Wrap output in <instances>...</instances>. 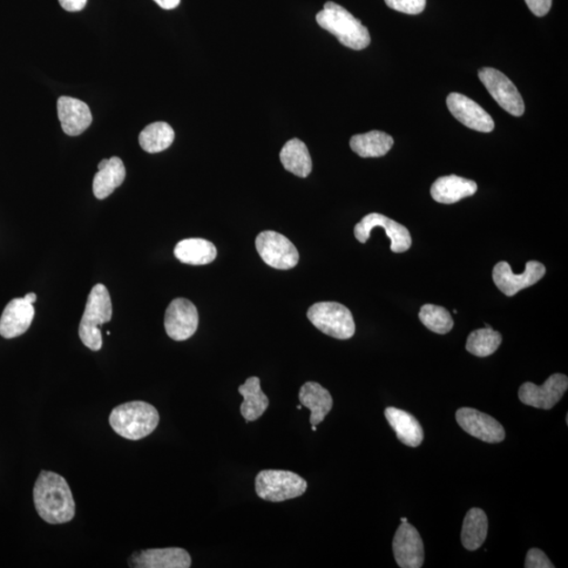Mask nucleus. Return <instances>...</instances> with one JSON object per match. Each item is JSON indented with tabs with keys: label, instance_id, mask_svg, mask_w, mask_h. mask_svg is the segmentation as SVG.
<instances>
[{
	"label": "nucleus",
	"instance_id": "obj_1",
	"mask_svg": "<svg viewBox=\"0 0 568 568\" xmlns=\"http://www.w3.org/2000/svg\"><path fill=\"white\" fill-rule=\"evenodd\" d=\"M33 496L38 515L47 523L64 524L76 516V502L70 486L56 472H40Z\"/></svg>",
	"mask_w": 568,
	"mask_h": 568
},
{
	"label": "nucleus",
	"instance_id": "obj_2",
	"mask_svg": "<svg viewBox=\"0 0 568 568\" xmlns=\"http://www.w3.org/2000/svg\"><path fill=\"white\" fill-rule=\"evenodd\" d=\"M318 25L340 40L344 46L356 51L363 50L370 44L367 26L343 6L329 2L316 16Z\"/></svg>",
	"mask_w": 568,
	"mask_h": 568
},
{
	"label": "nucleus",
	"instance_id": "obj_3",
	"mask_svg": "<svg viewBox=\"0 0 568 568\" xmlns=\"http://www.w3.org/2000/svg\"><path fill=\"white\" fill-rule=\"evenodd\" d=\"M109 421L111 428L119 436L128 441H140L157 430L159 414L150 403L132 401L115 408Z\"/></svg>",
	"mask_w": 568,
	"mask_h": 568
},
{
	"label": "nucleus",
	"instance_id": "obj_4",
	"mask_svg": "<svg viewBox=\"0 0 568 568\" xmlns=\"http://www.w3.org/2000/svg\"><path fill=\"white\" fill-rule=\"evenodd\" d=\"M113 308L109 290L104 284H96L87 299L79 324V337L85 346L97 351L103 348L100 326L112 320Z\"/></svg>",
	"mask_w": 568,
	"mask_h": 568
},
{
	"label": "nucleus",
	"instance_id": "obj_5",
	"mask_svg": "<svg viewBox=\"0 0 568 568\" xmlns=\"http://www.w3.org/2000/svg\"><path fill=\"white\" fill-rule=\"evenodd\" d=\"M255 489L257 495L266 502H283L302 496L308 483L293 472L266 470L257 475Z\"/></svg>",
	"mask_w": 568,
	"mask_h": 568
},
{
	"label": "nucleus",
	"instance_id": "obj_6",
	"mask_svg": "<svg viewBox=\"0 0 568 568\" xmlns=\"http://www.w3.org/2000/svg\"><path fill=\"white\" fill-rule=\"evenodd\" d=\"M308 318L316 329L336 340H350L356 331L353 315L341 303H315L309 309Z\"/></svg>",
	"mask_w": 568,
	"mask_h": 568
},
{
	"label": "nucleus",
	"instance_id": "obj_7",
	"mask_svg": "<svg viewBox=\"0 0 568 568\" xmlns=\"http://www.w3.org/2000/svg\"><path fill=\"white\" fill-rule=\"evenodd\" d=\"M257 252L270 268L290 269L299 265V249L286 236L274 231H265L257 236Z\"/></svg>",
	"mask_w": 568,
	"mask_h": 568
},
{
	"label": "nucleus",
	"instance_id": "obj_8",
	"mask_svg": "<svg viewBox=\"0 0 568 568\" xmlns=\"http://www.w3.org/2000/svg\"><path fill=\"white\" fill-rule=\"evenodd\" d=\"M478 76L486 90L503 110L512 117H522L525 111L524 101L509 77L492 67H483Z\"/></svg>",
	"mask_w": 568,
	"mask_h": 568
},
{
	"label": "nucleus",
	"instance_id": "obj_9",
	"mask_svg": "<svg viewBox=\"0 0 568 568\" xmlns=\"http://www.w3.org/2000/svg\"><path fill=\"white\" fill-rule=\"evenodd\" d=\"M375 228H383L390 240V251L404 253L411 246V237L407 228L396 222L387 216L370 213L360 222L354 228L356 239L361 243L369 240L371 231Z\"/></svg>",
	"mask_w": 568,
	"mask_h": 568
},
{
	"label": "nucleus",
	"instance_id": "obj_10",
	"mask_svg": "<svg viewBox=\"0 0 568 568\" xmlns=\"http://www.w3.org/2000/svg\"><path fill=\"white\" fill-rule=\"evenodd\" d=\"M546 269L543 263L532 260L526 263L522 274L512 272L506 261L497 263L492 270V279L496 287L506 296H515L520 290L532 287L543 279Z\"/></svg>",
	"mask_w": 568,
	"mask_h": 568
},
{
	"label": "nucleus",
	"instance_id": "obj_11",
	"mask_svg": "<svg viewBox=\"0 0 568 568\" xmlns=\"http://www.w3.org/2000/svg\"><path fill=\"white\" fill-rule=\"evenodd\" d=\"M567 389V376L553 374L543 385L532 382L521 385L519 399L521 402L530 407L549 411L563 399Z\"/></svg>",
	"mask_w": 568,
	"mask_h": 568
},
{
	"label": "nucleus",
	"instance_id": "obj_12",
	"mask_svg": "<svg viewBox=\"0 0 568 568\" xmlns=\"http://www.w3.org/2000/svg\"><path fill=\"white\" fill-rule=\"evenodd\" d=\"M199 316L195 304L185 299H174L165 316L167 334L175 341H185L198 329Z\"/></svg>",
	"mask_w": 568,
	"mask_h": 568
},
{
	"label": "nucleus",
	"instance_id": "obj_13",
	"mask_svg": "<svg viewBox=\"0 0 568 568\" xmlns=\"http://www.w3.org/2000/svg\"><path fill=\"white\" fill-rule=\"evenodd\" d=\"M456 421L465 432L479 441L500 443L505 439V430L495 418L471 408H462L456 412Z\"/></svg>",
	"mask_w": 568,
	"mask_h": 568
},
{
	"label": "nucleus",
	"instance_id": "obj_14",
	"mask_svg": "<svg viewBox=\"0 0 568 568\" xmlns=\"http://www.w3.org/2000/svg\"><path fill=\"white\" fill-rule=\"evenodd\" d=\"M394 557L399 567L421 568L424 563V545L414 526L402 522L393 540Z\"/></svg>",
	"mask_w": 568,
	"mask_h": 568
},
{
	"label": "nucleus",
	"instance_id": "obj_15",
	"mask_svg": "<svg viewBox=\"0 0 568 568\" xmlns=\"http://www.w3.org/2000/svg\"><path fill=\"white\" fill-rule=\"evenodd\" d=\"M446 104L452 117L472 130L491 133L495 127L491 115L465 95L451 93L446 99Z\"/></svg>",
	"mask_w": 568,
	"mask_h": 568
},
{
	"label": "nucleus",
	"instance_id": "obj_16",
	"mask_svg": "<svg viewBox=\"0 0 568 568\" xmlns=\"http://www.w3.org/2000/svg\"><path fill=\"white\" fill-rule=\"evenodd\" d=\"M191 564L189 553L179 547L141 551L128 560V565L137 568H188Z\"/></svg>",
	"mask_w": 568,
	"mask_h": 568
},
{
	"label": "nucleus",
	"instance_id": "obj_17",
	"mask_svg": "<svg viewBox=\"0 0 568 568\" xmlns=\"http://www.w3.org/2000/svg\"><path fill=\"white\" fill-rule=\"evenodd\" d=\"M57 113L63 130L69 137H78L92 124L89 106L84 101L69 96L59 97Z\"/></svg>",
	"mask_w": 568,
	"mask_h": 568
},
{
	"label": "nucleus",
	"instance_id": "obj_18",
	"mask_svg": "<svg viewBox=\"0 0 568 568\" xmlns=\"http://www.w3.org/2000/svg\"><path fill=\"white\" fill-rule=\"evenodd\" d=\"M36 315L33 304L24 299L11 300L0 318V335L5 340L22 336L31 327Z\"/></svg>",
	"mask_w": 568,
	"mask_h": 568
},
{
	"label": "nucleus",
	"instance_id": "obj_19",
	"mask_svg": "<svg viewBox=\"0 0 568 568\" xmlns=\"http://www.w3.org/2000/svg\"><path fill=\"white\" fill-rule=\"evenodd\" d=\"M475 181L459 178L456 175L443 176L438 178L431 188L432 199L439 204L452 205L477 192Z\"/></svg>",
	"mask_w": 568,
	"mask_h": 568
},
{
	"label": "nucleus",
	"instance_id": "obj_20",
	"mask_svg": "<svg viewBox=\"0 0 568 568\" xmlns=\"http://www.w3.org/2000/svg\"><path fill=\"white\" fill-rule=\"evenodd\" d=\"M126 178V167L118 157L104 159L99 162L98 172L93 181L95 198L103 200L123 185Z\"/></svg>",
	"mask_w": 568,
	"mask_h": 568
},
{
	"label": "nucleus",
	"instance_id": "obj_21",
	"mask_svg": "<svg viewBox=\"0 0 568 568\" xmlns=\"http://www.w3.org/2000/svg\"><path fill=\"white\" fill-rule=\"evenodd\" d=\"M385 418L397 438L411 448H418L423 441L422 426L410 412L396 408H388L384 411Z\"/></svg>",
	"mask_w": 568,
	"mask_h": 568
},
{
	"label": "nucleus",
	"instance_id": "obj_22",
	"mask_svg": "<svg viewBox=\"0 0 568 568\" xmlns=\"http://www.w3.org/2000/svg\"><path fill=\"white\" fill-rule=\"evenodd\" d=\"M299 401L302 407L312 412L309 417V423L312 425L320 424L324 418L333 409V398L330 391L321 387L317 382L304 383L299 391Z\"/></svg>",
	"mask_w": 568,
	"mask_h": 568
},
{
	"label": "nucleus",
	"instance_id": "obj_23",
	"mask_svg": "<svg viewBox=\"0 0 568 568\" xmlns=\"http://www.w3.org/2000/svg\"><path fill=\"white\" fill-rule=\"evenodd\" d=\"M176 259L189 266H206L218 257V248L211 241L201 238L181 240L174 249Z\"/></svg>",
	"mask_w": 568,
	"mask_h": 568
},
{
	"label": "nucleus",
	"instance_id": "obj_24",
	"mask_svg": "<svg viewBox=\"0 0 568 568\" xmlns=\"http://www.w3.org/2000/svg\"><path fill=\"white\" fill-rule=\"evenodd\" d=\"M239 393L243 397L240 412L247 423L256 421L269 408V398L263 393L259 377H249L245 384L240 385Z\"/></svg>",
	"mask_w": 568,
	"mask_h": 568
},
{
	"label": "nucleus",
	"instance_id": "obj_25",
	"mask_svg": "<svg viewBox=\"0 0 568 568\" xmlns=\"http://www.w3.org/2000/svg\"><path fill=\"white\" fill-rule=\"evenodd\" d=\"M393 145V137L381 131L355 135L350 141L351 150L362 158L382 157Z\"/></svg>",
	"mask_w": 568,
	"mask_h": 568
},
{
	"label": "nucleus",
	"instance_id": "obj_26",
	"mask_svg": "<svg viewBox=\"0 0 568 568\" xmlns=\"http://www.w3.org/2000/svg\"><path fill=\"white\" fill-rule=\"evenodd\" d=\"M280 160L287 171L299 178H306L312 172V158L306 144L299 139H290L284 145Z\"/></svg>",
	"mask_w": 568,
	"mask_h": 568
},
{
	"label": "nucleus",
	"instance_id": "obj_27",
	"mask_svg": "<svg viewBox=\"0 0 568 568\" xmlns=\"http://www.w3.org/2000/svg\"><path fill=\"white\" fill-rule=\"evenodd\" d=\"M489 532L486 513L478 507L470 510L463 521L462 543L468 551H477L485 543Z\"/></svg>",
	"mask_w": 568,
	"mask_h": 568
},
{
	"label": "nucleus",
	"instance_id": "obj_28",
	"mask_svg": "<svg viewBox=\"0 0 568 568\" xmlns=\"http://www.w3.org/2000/svg\"><path fill=\"white\" fill-rule=\"evenodd\" d=\"M175 139L173 127L158 121L148 125L139 135V145L142 150L155 154L167 150L170 147Z\"/></svg>",
	"mask_w": 568,
	"mask_h": 568
},
{
	"label": "nucleus",
	"instance_id": "obj_29",
	"mask_svg": "<svg viewBox=\"0 0 568 568\" xmlns=\"http://www.w3.org/2000/svg\"><path fill=\"white\" fill-rule=\"evenodd\" d=\"M502 335L492 327L472 331L465 349L473 356L489 357L502 346Z\"/></svg>",
	"mask_w": 568,
	"mask_h": 568
},
{
	"label": "nucleus",
	"instance_id": "obj_30",
	"mask_svg": "<svg viewBox=\"0 0 568 568\" xmlns=\"http://www.w3.org/2000/svg\"><path fill=\"white\" fill-rule=\"evenodd\" d=\"M419 320L425 328L434 331L436 334H448L454 328V320L448 309L434 306V304H425L419 313Z\"/></svg>",
	"mask_w": 568,
	"mask_h": 568
},
{
	"label": "nucleus",
	"instance_id": "obj_31",
	"mask_svg": "<svg viewBox=\"0 0 568 568\" xmlns=\"http://www.w3.org/2000/svg\"><path fill=\"white\" fill-rule=\"evenodd\" d=\"M384 2L390 9L410 15H421L426 5V0H384Z\"/></svg>",
	"mask_w": 568,
	"mask_h": 568
},
{
	"label": "nucleus",
	"instance_id": "obj_32",
	"mask_svg": "<svg viewBox=\"0 0 568 568\" xmlns=\"http://www.w3.org/2000/svg\"><path fill=\"white\" fill-rule=\"evenodd\" d=\"M526 568H553L552 561L547 558L544 552L539 549H532L527 553L525 564Z\"/></svg>",
	"mask_w": 568,
	"mask_h": 568
},
{
	"label": "nucleus",
	"instance_id": "obj_33",
	"mask_svg": "<svg viewBox=\"0 0 568 568\" xmlns=\"http://www.w3.org/2000/svg\"><path fill=\"white\" fill-rule=\"evenodd\" d=\"M525 3L533 15L543 17L550 12L553 0H525Z\"/></svg>",
	"mask_w": 568,
	"mask_h": 568
},
{
	"label": "nucleus",
	"instance_id": "obj_34",
	"mask_svg": "<svg viewBox=\"0 0 568 568\" xmlns=\"http://www.w3.org/2000/svg\"><path fill=\"white\" fill-rule=\"evenodd\" d=\"M58 2L67 12H79L85 9L87 0H58Z\"/></svg>",
	"mask_w": 568,
	"mask_h": 568
},
{
	"label": "nucleus",
	"instance_id": "obj_35",
	"mask_svg": "<svg viewBox=\"0 0 568 568\" xmlns=\"http://www.w3.org/2000/svg\"><path fill=\"white\" fill-rule=\"evenodd\" d=\"M154 2L157 3L160 8L165 10H173L178 8L180 4V0H154Z\"/></svg>",
	"mask_w": 568,
	"mask_h": 568
},
{
	"label": "nucleus",
	"instance_id": "obj_36",
	"mask_svg": "<svg viewBox=\"0 0 568 568\" xmlns=\"http://www.w3.org/2000/svg\"><path fill=\"white\" fill-rule=\"evenodd\" d=\"M24 299H25L26 302H29V303L33 304L34 302H36V299H37V296H36V294H34V293H29V294H26V295L24 297Z\"/></svg>",
	"mask_w": 568,
	"mask_h": 568
},
{
	"label": "nucleus",
	"instance_id": "obj_37",
	"mask_svg": "<svg viewBox=\"0 0 568 568\" xmlns=\"http://www.w3.org/2000/svg\"><path fill=\"white\" fill-rule=\"evenodd\" d=\"M402 522H408V519L407 518H401Z\"/></svg>",
	"mask_w": 568,
	"mask_h": 568
},
{
	"label": "nucleus",
	"instance_id": "obj_38",
	"mask_svg": "<svg viewBox=\"0 0 568 568\" xmlns=\"http://www.w3.org/2000/svg\"><path fill=\"white\" fill-rule=\"evenodd\" d=\"M302 409V405H297V410H301Z\"/></svg>",
	"mask_w": 568,
	"mask_h": 568
},
{
	"label": "nucleus",
	"instance_id": "obj_39",
	"mask_svg": "<svg viewBox=\"0 0 568 568\" xmlns=\"http://www.w3.org/2000/svg\"><path fill=\"white\" fill-rule=\"evenodd\" d=\"M312 430H313L314 431H317L316 425H312Z\"/></svg>",
	"mask_w": 568,
	"mask_h": 568
}]
</instances>
